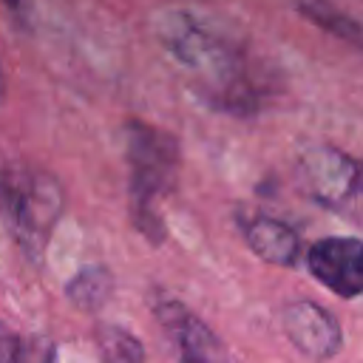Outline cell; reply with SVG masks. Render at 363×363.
<instances>
[{"label":"cell","instance_id":"6da1fadb","mask_svg":"<svg viewBox=\"0 0 363 363\" xmlns=\"http://www.w3.org/2000/svg\"><path fill=\"white\" fill-rule=\"evenodd\" d=\"M159 40L182 65L204 77L213 99H218L224 108L250 111L255 105L258 94L244 68V54L230 40L210 31L187 11L167 14L159 26Z\"/></svg>","mask_w":363,"mask_h":363},{"label":"cell","instance_id":"7a4b0ae2","mask_svg":"<svg viewBox=\"0 0 363 363\" xmlns=\"http://www.w3.org/2000/svg\"><path fill=\"white\" fill-rule=\"evenodd\" d=\"M65 210V193L57 176L31 162L0 167V221L17 247L37 261Z\"/></svg>","mask_w":363,"mask_h":363},{"label":"cell","instance_id":"3957f363","mask_svg":"<svg viewBox=\"0 0 363 363\" xmlns=\"http://www.w3.org/2000/svg\"><path fill=\"white\" fill-rule=\"evenodd\" d=\"M128 167H130V213L133 224L156 244L164 238L162 216L156 210L159 199L176 184L179 145L170 133L150 128L145 122L128 125Z\"/></svg>","mask_w":363,"mask_h":363},{"label":"cell","instance_id":"277c9868","mask_svg":"<svg viewBox=\"0 0 363 363\" xmlns=\"http://www.w3.org/2000/svg\"><path fill=\"white\" fill-rule=\"evenodd\" d=\"M306 267L340 298H357L363 292V244L354 235H329L312 244Z\"/></svg>","mask_w":363,"mask_h":363},{"label":"cell","instance_id":"5b68a950","mask_svg":"<svg viewBox=\"0 0 363 363\" xmlns=\"http://www.w3.org/2000/svg\"><path fill=\"white\" fill-rule=\"evenodd\" d=\"M156 318L182 363H230L221 337L184 303L162 301L156 303Z\"/></svg>","mask_w":363,"mask_h":363},{"label":"cell","instance_id":"8992f818","mask_svg":"<svg viewBox=\"0 0 363 363\" xmlns=\"http://www.w3.org/2000/svg\"><path fill=\"white\" fill-rule=\"evenodd\" d=\"M303 176L312 196L335 210L349 207L357 199L360 167L357 162L337 147H315L303 156Z\"/></svg>","mask_w":363,"mask_h":363},{"label":"cell","instance_id":"52a82bcc","mask_svg":"<svg viewBox=\"0 0 363 363\" xmlns=\"http://www.w3.org/2000/svg\"><path fill=\"white\" fill-rule=\"evenodd\" d=\"M284 332H286L289 343L312 360L335 357L340 343H343V335H340V326H337L335 315L326 312L315 301L289 303L286 312H284Z\"/></svg>","mask_w":363,"mask_h":363},{"label":"cell","instance_id":"ba28073f","mask_svg":"<svg viewBox=\"0 0 363 363\" xmlns=\"http://www.w3.org/2000/svg\"><path fill=\"white\" fill-rule=\"evenodd\" d=\"M244 238L250 250L269 264L292 267L298 261L301 241L284 221H275L269 216H250L244 221Z\"/></svg>","mask_w":363,"mask_h":363},{"label":"cell","instance_id":"9c48e42d","mask_svg":"<svg viewBox=\"0 0 363 363\" xmlns=\"http://www.w3.org/2000/svg\"><path fill=\"white\" fill-rule=\"evenodd\" d=\"M0 363H54V343L40 335H14L0 320Z\"/></svg>","mask_w":363,"mask_h":363},{"label":"cell","instance_id":"30bf717a","mask_svg":"<svg viewBox=\"0 0 363 363\" xmlns=\"http://www.w3.org/2000/svg\"><path fill=\"white\" fill-rule=\"evenodd\" d=\"M96 346H99L102 363H145V349L128 329L99 326Z\"/></svg>","mask_w":363,"mask_h":363},{"label":"cell","instance_id":"8fae6325","mask_svg":"<svg viewBox=\"0 0 363 363\" xmlns=\"http://www.w3.org/2000/svg\"><path fill=\"white\" fill-rule=\"evenodd\" d=\"M298 9L315 26H320V28H326V31H332V34H337V37L354 43V45L360 43V26L352 17H346L343 11H337L332 3H326V0H298Z\"/></svg>","mask_w":363,"mask_h":363},{"label":"cell","instance_id":"7c38bea8","mask_svg":"<svg viewBox=\"0 0 363 363\" xmlns=\"http://www.w3.org/2000/svg\"><path fill=\"white\" fill-rule=\"evenodd\" d=\"M111 275L102 267H88L82 269L71 284H68V298L79 306V309H96L99 303L108 301L111 295Z\"/></svg>","mask_w":363,"mask_h":363},{"label":"cell","instance_id":"4fadbf2b","mask_svg":"<svg viewBox=\"0 0 363 363\" xmlns=\"http://www.w3.org/2000/svg\"><path fill=\"white\" fill-rule=\"evenodd\" d=\"M3 3H6L14 14H23V11H26V0H3Z\"/></svg>","mask_w":363,"mask_h":363},{"label":"cell","instance_id":"5bb4252c","mask_svg":"<svg viewBox=\"0 0 363 363\" xmlns=\"http://www.w3.org/2000/svg\"><path fill=\"white\" fill-rule=\"evenodd\" d=\"M0 99H3V71H0Z\"/></svg>","mask_w":363,"mask_h":363}]
</instances>
